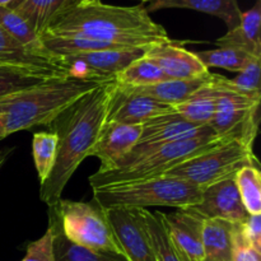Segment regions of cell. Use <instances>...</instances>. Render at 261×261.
<instances>
[{"label":"cell","mask_w":261,"mask_h":261,"mask_svg":"<svg viewBox=\"0 0 261 261\" xmlns=\"http://www.w3.org/2000/svg\"><path fill=\"white\" fill-rule=\"evenodd\" d=\"M157 261H185L171 240L162 212L139 209Z\"/></svg>","instance_id":"24"},{"label":"cell","mask_w":261,"mask_h":261,"mask_svg":"<svg viewBox=\"0 0 261 261\" xmlns=\"http://www.w3.org/2000/svg\"><path fill=\"white\" fill-rule=\"evenodd\" d=\"M0 152H2V150H0Z\"/></svg>","instance_id":"39"},{"label":"cell","mask_w":261,"mask_h":261,"mask_svg":"<svg viewBox=\"0 0 261 261\" xmlns=\"http://www.w3.org/2000/svg\"><path fill=\"white\" fill-rule=\"evenodd\" d=\"M208 133H214L209 125L198 126L172 110L170 112L152 117L142 124V134L137 145L157 147V145L199 137Z\"/></svg>","instance_id":"15"},{"label":"cell","mask_w":261,"mask_h":261,"mask_svg":"<svg viewBox=\"0 0 261 261\" xmlns=\"http://www.w3.org/2000/svg\"><path fill=\"white\" fill-rule=\"evenodd\" d=\"M48 211L56 217L64 236L73 244L124 256L112 233L106 213L93 200L84 203L61 198L56 204L48 206Z\"/></svg>","instance_id":"7"},{"label":"cell","mask_w":261,"mask_h":261,"mask_svg":"<svg viewBox=\"0 0 261 261\" xmlns=\"http://www.w3.org/2000/svg\"><path fill=\"white\" fill-rule=\"evenodd\" d=\"M194 54L208 70L209 68H222L237 73L244 70L254 59H259L236 47H217L214 50L196 51Z\"/></svg>","instance_id":"27"},{"label":"cell","mask_w":261,"mask_h":261,"mask_svg":"<svg viewBox=\"0 0 261 261\" xmlns=\"http://www.w3.org/2000/svg\"><path fill=\"white\" fill-rule=\"evenodd\" d=\"M167 79V75L163 73L162 69L145 55L133 61L115 76V82L119 86L132 87V88L152 86Z\"/></svg>","instance_id":"26"},{"label":"cell","mask_w":261,"mask_h":261,"mask_svg":"<svg viewBox=\"0 0 261 261\" xmlns=\"http://www.w3.org/2000/svg\"><path fill=\"white\" fill-rule=\"evenodd\" d=\"M209 75H211V71L208 73V75L203 76V78L167 79V81L160 82V83L152 84V86L138 87V88L129 87V88H132L137 93L152 97L161 103L173 107L190 98L204 83L208 82Z\"/></svg>","instance_id":"22"},{"label":"cell","mask_w":261,"mask_h":261,"mask_svg":"<svg viewBox=\"0 0 261 261\" xmlns=\"http://www.w3.org/2000/svg\"><path fill=\"white\" fill-rule=\"evenodd\" d=\"M54 232L50 227L41 239L28 244L24 257L20 261H54Z\"/></svg>","instance_id":"32"},{"label":"cell","mask_w":261,"mask_h":261,"mask_svg":"<svg viewBox=\"0 0 261 261\" xmlns=\"http://www.w3.org/2000/svg\"><path fill=\"white\" fill-rule=\"evenodd\" d=\"M140 2H143V3H149V2H152V0H140Z\"/></svg>","instance_id":"38"},{"label":"cell","mask_w":261,"mask_h":261,"mask_svg":"<svg viewBox=\"0 0 261 261\" xmlns=\"http://www.w3.org/2000/svg\"><path fill=\"white\" fill-rule=\"evenodd\" d=\"M260 60L261 59H254L233 79L226 78V76L221 75V74H216V82L222 88L228 92H233V93L250 97V98L261 99Z\"/></svg>","instance_id":"28"},{"label":"cell","mask_w":261,"mask_h":261,"mask_svg":"<svg viewBox=\"0 0 261 261\" xmlns=\"http://www.w3.org/2000/svg\"><path fill=\"white\" fill-rule=\"evenodd\" d=\"M142 125L105 121L91 155L101 161L98 170H111L138 144Z\"/></svg>","instance_id":"12"},{"label":"cell","mask_w":261,"mask_h":261,"mask_svg":"<svg viewBox=\"0 0 261 261\" xmlns=\"http://www.w3.org/2000/svg\"><path fill=\"white\" fill-rule=\"evenodd\" d=\"M232 261H261V251L250 246L246 241H244V239L239 233L237 223L236 229H234Z\"/></svg>","instance_id":"34"},{"label":"cell","mask_w":261,"mask_h":261,"mask_svg":"<svg viewBox=\"0 0 261 261\" xmlns=\"http://www.w3.org/2000/svg\"><path fill=\"white\" fill-rule=\"evenodd\" d=\"M111 81L54 76L0 98V139L14 133L50 125L64 110Z\"/></svg>","instance_id":"3"},{"label":"cell","mask_w":261,"mask_h":261,"mask_svg":"<svg viewBox=\"0 0 261 261\" xmlns=\"http://www.w3.org/2000/svg\"><path fill=\"white\" fill-rule=\"evenodd\" d=\"M79 2H82V3H98V2H101V0H79Z\"/></svg>","instance_id":"37"},{"label":"cell","mask_w":261,"mask_h":261,"mask_svg":"<svg viewBox=\"0 0 261 261\" xmlns=\"http://www.w3.org/2000/svg\"><path fill=\"white\" fill-rule=\"evenodd\" d=\"M54 76L17 66L0 65V98L42 83Z\"/></svg>","instance_id":"31"},{"label":"cell","mask_w":261,"mask_h":261,"mask_svg":"<svg viewBox=\"0 0 261 261\" xmlns=\"http://www.w3.org/2000/svg\"><path fill=\"white\" fill-rule=\"evenodd\" d=\"M48 227L54 232V261H127L122 255L88 249L69 241L59 227L56 217L48 211Z\"/></svg>","instance_id":"21"},{"label":"cell","mask_w":261,"mask_h":261,"mask_svg":"<svg viewBox=\"0 0 261 261\" xmlns=\"http://www.w3.org/2000/svg\"><path fill=\"white\" fill-rule=\"evenodd\" d=\"M203 189L180 178L161 176L93 189V201L103 211L112 208L147 209L171 206L186 209L200 203Z\"/></svg>","instance_id":"5"},{"label":"cell","mask_w":261,"mask_h":261,"mask_svg":"<svg viewBox=\"0 0 261 261\" xmlns=\"http://www.w3.org/2000/svg\"><path fill=\"white\" fill-rule=\"evenodd\" d=\"M261 2L256 0L254 7L242 12L241 22L233 30L216 41L218 47H236L261 59Z\"/></svg>","instance_id":"17"},{"label":"cell","mask_w":261,"mask_h":261,"mask_svg":"<svg viewBox=\"0 0 261 261\" xmlns=\"http://www.w3.org/2000/svg\"><path fill=\"white\" fill-rule=\"evenodd\" d=\"M166 227L176 249L185 261H204L203 224L205 219L191 208L163 213Z\"/></svg>","instance_id":"14"},{"label":"cell","mask_w":261,"mask_h":261,"mask_svg":"<svg viewBox=\"0 0 261 261\" xmlns=\"http://www.w3.org/2000/svg\"><path fill=\"white\" fill-rule=\"evenodd\" d=\"M245 166L260 168V163L254 153V145L240 139H232L178 163L163 176L180 178L204 189L226 178L234 177L237 171Z\"/></svg>","instance_id":"6"},{"label":"cell","mask_w":261,"mask_h":261,"mask_svg":"<svg viewBox=\"0 0 261 261\" xmlns=\"http://www.w3.org/2000/svg\"><path fill=\"white\" fill-rule=\"evenodd\" d=\"M46 31L82 33L124 47H148L171 40L144 5L116 7L101 2L75 3L63 10Z\"/></svg>","instance_id":"2"},{"label":"cell","mask_w":261,"mask_h":261,"mask_svg":"<svg viewBox=\"0 0 261 261\" xmlns=\"http://www.w3.org/2000/svg\"><path fill=\"white\" fill-rule=\"evenodd\" d=\"M17 0H0V7H12Z\"/></svg>","instance_id":"36"},{"label":"cell","mask_w":261,"mask_h":261,"mask_svg":"<svg viewBox=\"0 0 261 261\" xmlns=\"http://www.w3.org/2000/svg\"><path fill=\"white\" fill-rule=\"evenodd\" d=\"M58 150V137L53 132L33 134L32 155L40 182L42 184L53 171Z\"/></svg>","instance_id":"30"},{"label":"cell","mask_w":261,"mask_h":261,"mask_svg":"<svg viewBox=\"0 0 261 261\" xmlns=\"http://www.w3.org/2000/svg\"><path fill=\"white\" fill-rule=\"evenodd\" d=\"M191 9L214 15L223 20L228 31L233 30L241 22L242 12L237 0H152L145 9L148 13L160 9Z\"/></svg>","instance_id":"18"},{"label":"cell","mask_w":261,"mask_h":261,"mask_svg":"<svg viewBox=\"0 0 261 261\" xmlns=\"http://www.w3.org/2000/svg\"><path fill=\"white\" fill-rule=\"evenodd\" d=\"M106 218L127 261H157L139 209H106Z\"/></svg>","instance_id":"9"},{"label":"cell","mask_w":261,"mask_h":261,"mask_svg":"<svg viewBox=\"0 0 261 261\" xmlns=\"http://www.w3.org/2000/svg\"><path fill=\"white\" fill-rule=\"evenodd\" d=\"M0 25L8 35L12 36L18 43H20L23 47L30 50L31 53L45 56V58L56 59L43 48L40 36L35 32L30 23L23 19L12 8L0 7ZM58 60H60V59H58Z\"/></svg>","instance_id":"25"},{"label":"cell","mask_w":261,"mask_h":261,"mask_svg":"<svg viewBox=\"0 0 261 261\" xmlns=\"http://www.w3.org/2000/svg\"><path fill=\"white\" fill-rule=\"evenodd\" d=\"M233 138L217 137L214 133L171 142L157 147L135 145L111 170H98L88 177L92 189L130 181L161 177L178 163L211 150Z\"/></svg>","instance_id":"4"},{"label":"cell","mask_w":261,"mask_h":261,"mask_svg":"<svg viewBox=\"0 0 261 261\" xmlns=\"http://www.w3.org/2000/svg\"><path fill=\"white\" fill-rule=\"evenodd\" d=\"M114 84L115 81L101 84L64 110L48 125L58 137V150L53 171L40 188V199L47 206L61 199V194L76 168L91 155L99 130L106 121Z\"/></svg>","instance_id":"1"},{"label":"cell","mask_w":261,"mask_h":261,"mask_svg":"<svg viewBox=\"0 0 261 261\" xmlns=\"http://www.w3.org/2000/svg\"><path fill=\"white\" fill-rule=\"evenodd\" d=\"M0 65L30 69L51 76L68 75L61 60L45 58L31 53L20 43H18L12 36L8 35L2 25H0Z\"/></svg>","instance_id":"16"},{"label":"cell","mask_w":261,"mask_h":261,"mask_svg":"<svg viewBox=\"0 0 261 261\" xmlns=\"http://www.w3.org/2000/svg\"><path fill=\"white\" fill-rule=\"evenodd\" d=\"M236 223L205 219L203 224L204 261H232Z\"/></svg>","instance_id":"20"},{"label":"cell","mask_w":261,"mask_h":261,"mask_svg":"<svg viewBox=\"0 0 261 261\" xmlns=\"http://www.w3.org/2000/svg\"><path fill=\"white\" fill-rule=\"evenodd\" d=\"M78 2L79 0H17L9 8L27 20L35 32L41 36L63 10Z\"/></svg>","instance_id":"23"},{"label":"cell","mask_w":261,"mask_h":261,"mask_svg":"<svg viewBox=\"0 0 261 261\" xmlns=\"http://www.w3.org/2000/svg\"><path fill=\"white\" fill-rule=\"evenodd\" d=\"M145 47L107 48L64 56L61 64L69 76L97 81H115L129 64L144 55Z\"/></svg>","instance_id":"8"},{"label":"cell","mask_w":261,"mask_h":261,"mask_svg":"<svg viewBox=\"0 0 261 261\" xmlns=\"http://www.w3.org/2000/svg\"><path fill=\"white\" fill-rule=\"evenodd\" d=\"M191 209L204 219H224L232 223H241L249 216L233 177L204 188L200 203Z\"/></svg>","instance_id":"11"},{"label":"cell","mask_w":261,"mask_h":261,"mask_svg":"<svg viewBox=\"0 0 261 261\" xmlns=\"http://www.w3.org/2000/svg\"><path fill=\"white\" fill-rule=\"evenodd\" d=\"M237 228L244 241L261 251V214H249Z\"/></svg>","instance_id":"33"},{"label":"cell","mask_w":261,"mask_h":261,"mask_svg":"<svg viewBox=\"0 0 261 261\" xmlns=\"http://www.w3.org/2000/svg\"><path fill=\"white\" fill-rule=\"evenodd\" d=\"M219 93L221 88L214 81V74L211 73L208 82L204 83L190 98L182 103L176 105L172 109L188 121L198 126H208L216 112Z\"/></svg>","instance_id":"19"},{"label":"cell","mask_w":261,"mask_h":261,"mask_svg":"<svg viewBox=\"0 0 261 261\" xmlns=\"http://www.w3.org/2000/svg\"><path fill=\"white\" fill-rule=\"evenodd\" d=\"M10 152H12V149H5V150H3V152H0V170L3 168L4 163L7 162V160H8V157H9Z\"/></svg>","instance_id":"35"},{"label":"cell","mask_w":261,"mask_h":261,"mask_svg":"<svg viewBox=\"0 0 261 261\" xmlns=\"http://www.w3.org/2000/svg\"><path fill=\"white\" fill-rule=\"evenodd\" d=\"M144 55L157 64L168 79H196L209 73L195 54L172 40L148 46Z\"/></svg>","instance_id":"13"},{"label":"cell","mask_w":261,"mask_h":261,"mask_svg":"<svg viewBox=\"0 0 261 261\" xmlns=\"http://www.w3.org/2000/svg\"><path fill=\"white\" fill-rule=\"evenodd\" d=\"M245 209L249 214H261V173L255 166H245L234 175Z\"/></svg>","instance_id":"29"},{"label":"cell","mask_w":261,"mask_h":261,"mask_svg":"<svg viewBox=\"0 0 261 261\" xmlns=\"http://www.w3.org/2000/svg\"><path fill=\"white\" fill-rule=\"evenodd\" d=\"M172 110L168 105L161 103L152 97L137 93L129 87L119 86L115 82L107 107L106 121L142 125L147 120Z\"/></svg>","instance_id":"10"}]
</instances>
